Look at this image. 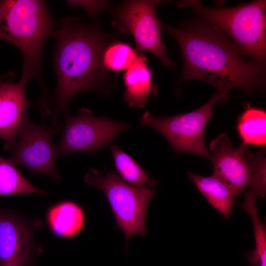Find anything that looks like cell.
<instances>
[{"label": "cell", "mask_w": 266, "mask_h": 266, "mask_svg": "<svg viewBox=\"0 0 266 266\" xmlns=\"http://www.w3.org/2000/svg\"><path fill=\"white\" fill-rule=\"evenodd\" d=\"M163 29L178 43L184 59L181 81L197 79L228 95L234 88L247 95L265 85V65L247 61L233 42L221 30L208 22H194Z\"/></svg>", "instance_id": "1"}, {"label": "cell", "mask_w": 266, "mask_h": 266, "mask_svg": "<svg viewBox=\"0 0 266 266\" xmlns=\"http://www.w3.org/2000/svg\"><path fill=\"white\" fill-rule=\"evenodd\" d=\"M52 35L56 40L54 66L57 85L53 123L65 111L72 99L85 91H102L106 77L102 64L103 35L93 26L66 18Z\"/></svg>", "instance_id": "2"}, {"label": "cell", "mask_w": 266, "mask_h": 266, "mask_svg": "<svg viewBox=\"0 0 266 266\" xmlns=\"http://www.w3.org/2000/svg\"><path fill=\"white\" fill-rule=\"evenodd\" d=\"M55 25L43 0H0V39L15 45L24 62L22 78L35 79L41 83L43 47Z\"/></svg>", "instance_id": "3"}, {"label": "cell", "mask_w": 266, "mask_h": 266, "mask_svg": "<svg viewBox=\"0 0 266 266\" xmlns=\"http://www.w3.org/2000/svg\"><path fill=\"white\" fill-rule=\"evenodd\" d=\"M179 7L193 8L233 40L241 55L265 65L266 59V1L255 0L233 7L211 8L199 0H182Z\"/></svg>", "instance_id": "4"}, {"label": "cell", "mask_w": 266, "mask_h": 266, "mask_svg": "<svg viewBox=\"0 0 266 266\" xmlns=\"http://www.w3.org/2000/svg\"><path fill=\"white\" fill-rule=\"evenodd\" d=\"M84 180L104 194L116 227L124 233L126 249L133 236L147 235L146 214L155 194L153 188L133 186L121 178L115 170L102 175L97 169L91 168Z\"/></svg>", "instance_id": "5"}, {"label": "cell", "mask_w": 266, "mask_h": 266, "mask_svg": "<svg viewBox=\"0 0 266 266\" xmlns=\"http://www.w3.org/2000/svg\"><path fill=\"white\" fill-rule=\"evenodd\" d=\"M212 176L224 183L235 197L249 188L258 198L266 194V161L263 153H253L243 143L234 148L226 133L220 134L209 145Z\"/></svg>", "instance_id": "6"}, {"label": "cell", "mask_w": 266, "mask_h": 266, "mask_svg": "<svg viewBox=\"0 0 266 266\" xmlns=\"http://www.w3.org/2000/svg\"><path fill=\"white\" fill-rule=\"evenodd\" d=\"M228 95L217 92L205 104L198 109L168 117H156L149 111L141 116L142 126L150 127L163 135L174 151L190 153L211 159L204 142V133L208 122L213 116L214 104Z\"/></svg>", "instance_id": "7"}, {"label": "cell", "mask_w": 266, "mask_h": 266, "mask_svg": "<svg viewBox=\"0 0 266 266\" xmlns=\"http://www.w3.org/2000/svg\"><path fill=\"white\" fill-rule=\"evenodd\" d=\"M64 115L66 123L61 139L57 145L58 157L75 152L93 154L130 128L126 122L95 116L86 108L80 109L77 116Z\"/></svg>", "instance_id": "8"}, {"label": "cell", "mask_w": 266, "mask_h": 266, "mask_svg": "<svg viewBox=\"0 0 266 266\" xmlns=\"http://www.w3.org/2000/svg\"><path fill=\"white\" fill-rule=\"evenodd\" d=\"M161 0H128L113 12V24L123 32H129L134 37L137 50L148 51L167 66L173 62L168 57L162 39L163 23L155 7Z\"/></svg>", "instance_id": "9"}, {"label": "cell", "mask_w": 266, "mask_h": 266, "mask_svg": "<svg viewBox=\"0 0 266 266\" xmlns=\"http://www.w3.org/2000/svg\"><path fill=\"white\" fill-rule=\"evenodd\" d=\"M58 133V130L35 124L28 118L17 133L14 151L7 159L33 174H43L60 180L56 166L57 145L53 140Z\"/></svg>", "instance_id": "10"}, {"label": "cell", "mask_w": 266, "mask_h": 266, "mask_svg": "<svg viewBox=\"0 0 266 266\" xmlns=\"http://www.w3.org/2000/svg\"><path fill=\"white\" fill-rule=\"evenodd\" d=\"M38 217L28 219L16 211L0 207V266H31L42 252L34 233L42 225Z\"/></svg>", "instance_id": "11"}, {"label": "cell", "mask_w": 266, "mask_h": 266, "mask_svg": "<svg viewBox=\"0 0 266 266\" xmlns=\"http://www.w3.org/2000/svg\"><path fill=\"white\" fill-rule=\"evenodd\" d=\"M27 82L21 78L15 83L10 77H0V138L5 150L14 147L17 133L28 118L31 102L25 93Z\"/></svg>", "instance_id": "12"}, {"label": "cell", "mask_w": 266, "mask_h": 266, "mask_svg": "<svg viewBox=\"0 0 266 266\" xmlns=\"http://www.w3.org/2000/svg\"><path fill=\"white\" fill-rule=\"evenodd\" d=\"M47 226L55 236L71 239L78 236L86 225L83 208L72 200H64L50 206L45 214Z\"/></svg>", "instance_id": "13"}, {"label": "cell", "mask_w": 266, "mask_h": 266, "mask_svg": "<svg viewBox=\"0 0 266 266\" xmlns=\"http://www.w3.org/2000/svg\"><path fill=\"white\" fill-rule=\"evenodd\" d=\"M146 62L145 56L138 54L124 74V99L131 107L144 108L149 99L158 93V87L153 82L152 72Z\"/></svg>", "instance_id": "14"}, {"label": "cell", "mask_w": 266, "mask_h": 266, "mask_svg": "<svg viewBox=\"0 0 266 266\" xmlns=\"http://www.w3.org/2000/svg\"><path fill=\"white\" fill-rule=\"evenodd\" d=\"M187 174L208 202L229 220L235 197L230 189L212 175L205 177L191 172Z\"/></svg>", "instance_id": "15"}, {"label": "cell", "mask_w": 266, "mask_h": 266, "mask_svg": "<svg viewBox=\"0 0 266 266\" xmlns=\"http://www.w3.org/2000/svg\"><path fill=\"white\" fill-rule=\"evenodd\" d=\"M244 194L245 200L241 206L251 218L255 241V249L245 254V257L252 266H266V228L258 214L256 204L257 197L249 190H246Z\"/></svg>", "instance_id": "16"}, {"label": "cell", "mask_w": 266, "mask_h": 266, "mask_svg": "<svg viewBox=\"0 0 266 266\" xmlns=\"http://www.w3.org/2000/svg\"><path fill=\"white\" fill-rule=\"evenodd\" d=\"M266 111L247 105L239 118L237 129L243 143L264 146L266 143Z\"/></svg>", "instance_id": "17"}, {"label": "cell", "mask_w": 266, "mask_h": 266, "mask_svg": "<svg viewBox=\"0 0 266 266\" xmlns=\"http://www.w3.org/2000/svg\"><path fill=\"white\" fill-rule=\"evenodd\" d=\"M110 149L117 173L129 184L137 188H153L157 181L150 177L140 165L118 146L112 145Z\"/></svg>", "instance_id": "18"}, {"label": "cell", "mask_w": 266, "mask_h": 266, "mask_svg": "<svg viewBox=\"0 0 266 266\" xmlns=\"http://www.w3.org/2000/svg\"><path fill=\"white\" fill-rule=\"evenodd\" d=\"M7 159L0 156V196L46 192L33 186Z\"/></svg>", "instance_id": "19"}, {"label": "cell", "mask_w": 266, "mask_h": 266, "mask_svg": "<svg viewBox=\"0 0 266 266\" xmlns=\"http://www.w3.org/2000/svg\"><path fill=\"white\" fill-rule=\"evenodd\" d=\"M137 56L136 52L128 44L115 42L104 50L102 64L105 68L112 71L126 70L135 60Z\"/></svg>", "instance_id": "20"}, {"label": "cell", "mask_w": 266, "mask_h": 266, "mask_svg": "<svg viewBox=\"0 0 266 266\" xmlns=\"http://www.w3.org/2000/svg\"><path fill=\"white\" fill-rule=\"evenodd\" d=\"M72 6H81L91 15L100 12L109 4L107 1L100 0H68L66 1Z\"/></svg>", "instance_id": "21"}]
</instances>
